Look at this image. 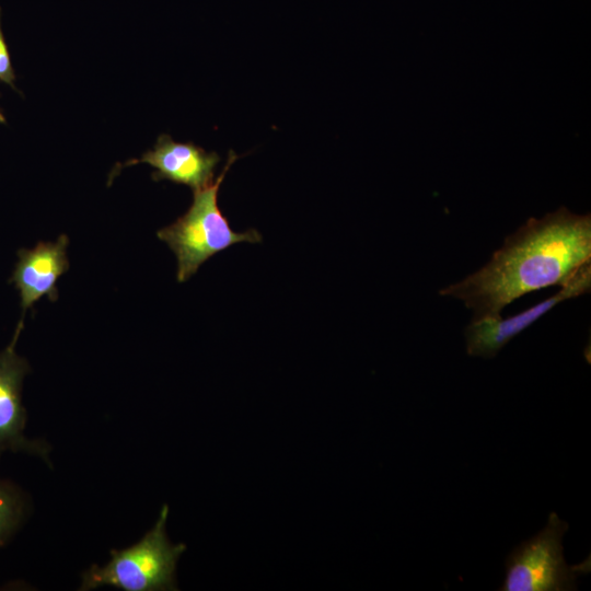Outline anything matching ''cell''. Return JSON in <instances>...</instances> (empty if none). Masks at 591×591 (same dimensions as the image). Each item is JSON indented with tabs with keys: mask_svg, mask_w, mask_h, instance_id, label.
<instances>
[{
	"mask_svg": "<svg viewBox=\"0 0 591 591\" xmlns=\"http://www.w3.org/2000/svg\"><path fill=\"white\" fill-rule=\"evenodd\" d=\"M591 263V216L566 207L530 218L508 235L482 268L444 287L440 296L464 302L472 320L501 315L515 299L549 286L566 285Z\"/></svg>",
	"mask_w": 591,
	"mask_h": 591,
	"instance_id": "obj_1",
	"label": "cell"
},
{
	"mask_svg": "<svg viewBox=\"0 0 591 591\" xmlns=\"http://www.w3.org/2000/svg\"><path fill=\"white\" fill-rule=\"evenodd\" d=\"M239 155L230 151L221 174L210 185L194 190L189 209L172 224L160 229L157 236L165 242L177 258V281L184 282L215 254L236 243H259L256 229L235 232L218 206L219 187Z\"/></svg>",
	"mask_w": 591,
	"mask_h": 591,
	"instance_id": "obj_2",
	"label": "cell"
},
{
	"mask_svg": "<svg viewBox=\"0 0 591 591\" xmlns=\"http://www.w3.org/2000/svg\"><path fill=\"white\" fill-rule=\"evenodd\" d=\"M169 507L164 505L154 526L132 546L111 551L104 566L93 565L82 575L79 590L114 587L125 591L177 590L175 569L186 545L172 544L165 532Z\"/></svg>",
	"mask_w": 591,
	"mask_h": 591,
	"instance_id": "obj_3",
	"label": "cell"
},
{
	"mask_svg": "<svg viewBox=\"0 0 591 591\" xmlns=\"http://www.w3.org/2000/svg\"><path fill=\"white\" fill-rule=\"evenodd\" d=\"M569 525L557 513L548 515L542 531L517 546L506 560L500 591H568L577 589V578L590 571V560L568 565L563 536Z\"/></svg>",
	"mask_w": 591,
	"mask_h": 591,
	"instance_id": "obj_4",
	"label": "cell"
},
{
	"mask_svg": "<svg viewBox=\"0 0 591 591\" xmlns=\"http://www.w3.org/2000/svg\"><path fill=\"white\" fill-rule=\"evenodd\" d=\"M591 289V263L581 266L560 289L540 303L503 318L501 315L472 320L464 329L466 352L471 357L493 359L517 335L558 303L580 297Z\"/></svg>",
	"mask_w": 591,
	"mask_h": 591,
	"instance_id": "obj_5",
	"label": "cell"
},
{
	"mask_svg": "<svg viewBox=\"0 0 591 591\" xmlns=\"http://www.w3.org/2000/svg\"><path fill=\"white\" fill-rule=\"evenodd\" d=\"M22 329L23 325L19 324L10 345L0 352V454L4 450L26 451L48 462V445L43 441H31L23 434L26 412L21 389L30 366L14 349Z\"/></svg>",
	"mask_w": 591,
	"mask_h": 591,
	"instance_id": "obj_6",
	"label": "cell"
},
{
	"mask_svg": "<svg viewBox=\"0 0 591 591\" xmlns=\"http://www.w3.org/2000/svg\"><path fill=\"white\" fill-rule=\"evenodd\" d=\"M219 162L220 157L216 152H207L193 142H176L169 135H161L152 150L143 153L140 159L119 165L118 170L147 163L155 169L153 181L167 179L196 190L213 183L215 169Z\"/></svg>",
	"mask_w": 591,
	"mask_h": 591,
	"instance_id": "obj_7",
	"label": "cell"
},
{
	"mask_svg": "<svg viewBox=\"0 0 591 591\" xmlns=\"http://www.w3.org/2000/svg\"><path fill=\"white\" fill-rule=\"evenodd\" d=\"M69 239L61 234L55 243L38 242L32 250L18 251L19 260L10 278L20 291L22 318L27 309L46 296L51 302L58 299L56 283L69 269L67 246Z\"/></svg>",
	"mask_w": 591,
	"mask_h": 591,
	"instance_id": "obj_8",
	"label": "cell"
},
{
	"mask_svg": "<svg viewBox=\"0 0 591 591\" xmlns=\"http://www.w3.org/2000/svg\"><path fill=\"white\" fill-rule=\"evenodd\" d=\"M24 501L14 485L0 479V546L11 536L21 522Z\"/></svg>",
	"mask_w": 591,
	"mask_h": 591,
	"instance_id": "obj_9",
	"label": "cell"
},
{
	"mask_svg": "<svg viewBox=\"0 0 591 591\" xmlns=\"http://www.w3.org/2000/svg\"><path fill=\"white\" fill-rule=\"evenodd\" d=\"M0 81L16 90L14 85L15 72L12 67L10 53L1 27V8H0Z\"/></svg>",
	"mask_w": 591,
	"mask_h": 591,
	"instance_id": "obj_10",
	"label": "cell"
},
{
	"mask_svg": "<svg viewBox=\"0 0 591 591\" xmlns=\"http://www.w3.org/2000/svg\"><path fill=\"white\" fill-rule=\"evenodd\" d=\"M5 121H7V120H5V116L3 115V113H2L1 109H0V123H1V124H5Z\"/></svg>",
	"mask_w": 591,
	"mask_h": 591,
	"instance_id": "obj_11",
	"label": "cell"
}]
</instances>
